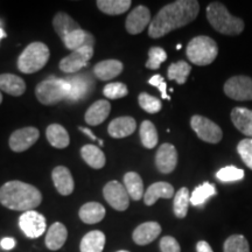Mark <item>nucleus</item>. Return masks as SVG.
Segmentation results:
<instances>
[{"label": "nucleus", "mask_w": 252, "mask_h": 252, "mask_svg": "<svg viewBox=\"0 0 252 252\" xmlns=\"http://www.w3.org/2000/svg\"><path fill=\"white\" fill-rule=\"evenodd\" d=\"M200 4L196 0H176L158 12L149 26V35L153 39L165 36L172 31L187 26L197 18Z\"/></svg>", "instance_id": "nucleus-1"}, {"label": "nucleus", "mask_w": 252, "mask_h": 252, "mask_svg": "<svg viewBox=\"0 0 252 252\" xmlns=\"http://www.w3.org/2000/svg\"><path fill=\"white\" fill-rule=\"evenodd\" d=\"M41 191L23 181H8L0 188V203L15 212H31L40 206Z\"/></svg>", "instance_id": "nucleus-2"}, {"label": "nucleus", "mask_w": 252, "mask_h": 252, "mask_svg": "<svg viewBox=\"0 0 252 252\" xmlns=\"http://www.w3.org/2000/svg\"><path fill=\"white\" fill-rule=\"evenodd\" d=\"M207 19L219 33L224 35H238L244 30V21L234 17L222 2L213 1L208 5Z\"/></svg>", "instance_id": "nucleus-3"}, {"label": "nucleus", "mask_w": 252, "mask_h": 252, "mask_svg": "<svg viewBox=\"0 0 252 252\" xmlns=\"http://www.w3.org/2000/svg\"><path fill=\"white\" fill-rule=\"evenodd\" d=\"M186 54L191 63L203 67L215 61L219 54V47L212 37L206 35L195 36L189 41Z\"/></svg>", "instance_id": "nucleus-4"}, {"label": "nucleus", "mask_w": 252, "mask_h": 252, "mask_svg": "<svg viewBox=\"0 0 252 252\" xmlns=\"http://www.w3.org/2000/svg\"><path fill=\"white\" fill-rule=\"evenodd\" d=\"M49 48L43 42H32L18 59V69L25 74H34L42 69L48 62Z\"/></svg>", "instance_id": "nucleus-5"}, {"label": "nucleus", "mask_w": 252, "mask_h": 252, "mask_svg": "<svg viewBox=\"0 0 252 252\" xmlns=\"http://www.w3.org/2000/svg\"><path fill=\"white\" fill-rule=\"evenodd\" d=\"M69 94V84L64 78L48 77L40 82L35 88L36 98L43 105H55L67 99Z\"/></svg>", "instance_id": "nucleus-6"}, {"label": "nucleus", "mask_w": 252, "mask_h": 252, "mask_svg": "<svg viewBox=\"0 0 252 252\" xmlns=\"http://www.w3.org/2000/svg\"><path fill=\"white\" fill-rule=\"evenodd\" d=\"M190 126L201 140L209 144H217L222 140L223 132L216 123L203 116H193L190 119Z\"/></svg>", "instance_id": "nucleus-7"}, {"label": "nucleus", "mask_w": 252, "mask_h": 252, "mask_svg": "<svg viewBox=\"0 0 252 252\" xmlns=\"http://www.w3.org/2000/svg\"><path fill=\"white\" fill-rule=\"evenodd\" d=\"M103 195L105 201L113 209L124 212L130 206V196L125 186L118 181H110L104 186Z\"/></svg>", "instance_id": "nucleus-8"}, {"label": "nucleus", "mask_w": 252, "mask_h": 252, "mask_svg": "<svg viewBox=\"0 0 252 252\" xmlns=\"http://www.w3.org/2000/svg\"><path fill=\"white\" fill-rule=\"evenodd\" d=\"M64 80L69 84V94L67 99L72 103L86 98L94 87L93 77L87 74H77L74 75V76L65 77Z\"/></svg>", "instance_id": "nucleus-9"}, {"label": "nucleus", "mask_w": 252, "mask_h": 252, "mask_svg": "<svg viewBox=\"0 0 252 252\" xmlns=\"http://www.w3.org/2000/svg\"><path fill=\"white\" fill-rule=\"evenodd\" d=\"M224 93L235 100H252V78L249 76H234L224 84Z\"/></svg>", "instance_id": "nucleus-10"}, {"label": "nucleus", "mask_w": 252, "mask_h": 252, "mask_svg": "<svg viewBox=\"0 0 252 252\" xmlns=\"http://www.w3.org/2000/svg\"><path fill=\"white\" fill-rule=\"evenodd\" d=\"M94 56V48L91 47H83V48L74 50L64 59L60 61L59 67L63 72L74 74L81 69L87 67L91 58Z\"/></svg>", "instance_id": "nucleus-11"}, {"label": "nucleus", "mask_w": 252, "mask_h": 252, "mask_svg": "<svg viewBox=\"0 0 252 252\" xmlns=\"http://www.w3.org/2000/svg\"><path fill=\"white\" fill-rule=\"evenodd\" d=\"M19 226L28 238H37L46 231L47 224L45 216L35 210L24 213L19 219Z\"/></svg>", "instance_id": "nucleus-12"}, {"label": "nucleus", "mask_w": 252, "mask_h": 252, "mask_svg": "<svg viewBox=\"0 0 252 252\" xmlns=\"http://www.w3.org/2000/svg\"><path fill=\"white\" fill-rule=\"evenodd\" d=\"M39 137L40 132L35 127L28 126V127L19 128V130L14 131L11 134V137H9V147H11L13 152H25V151L31 149L36 143Z\"/></svg>", "instance_id": "nucleus-13"}, {"label": "nucleus", "mask_w": 252, "mask_h": 252, "mask_svg": "<svg viewBox=\"0 0 252 252\" xmlns=\"http://www.w3.org/2000/svg\"><path fill=\"white\" fill-rule=\"evenodd\" d=\"M178 165V152L174 145L165 143L158 149L156 154V166L162 174H169Z\"/></svg>", "instance_id": "nucleus-14"}, {"label": "nucleus", "mask_w": 252, "mask_h": 252, "mask_svg": "<svg viewBox=\"0 0 252 252\" xmlns=\"http://www.w3.org/2000/svg\"><path fill=\"white\" fill-rule=\"evenodd\" d=\"M151 24V12L146 6L139 5L126 18L125 28L132 35L140 34L147 25Z\"/></svg>", "instance_id": "nucleus-15"}, {"label": "nucleus", "mask_w": 252, "mask_h": 252, "mask_svg": "<svg viewBox=\"0 0 252 252\" xmlns=\"http://www.w3.org/2000/svg\"><path fill=\"white\" fill-rule=\"evenodd\" d=\"M161 234V226L158 222H146L134 229L133 238L134 243L138 245H147L159 237Z\"/></svg>", "instance_id": "nucleus-16"}, {"label": "nucleus", "mask_w": 252, "mask_h": 252, "mask_svg": "<svg viewBox=\"0 0 252 252\" xmlns=\"http://www.w3.org/2000/svg\"><path fill=\"white\" fill-rule=\"evenodd\" d=\"M52 179L56 190L63 196H68L74 191V179L67 167L58 166L53 169Z\"/></svg>", "instance_id": "nucleus-17"}, {"label": "nucleus", "mask_w": 252, "mask_h": 252, "mask_svg": "<svg viewBox=\"0 0 252 252\" xmlns=\"http://www.w3.org/2000/svg\"><path fill=\"white\" fill-rule=\"evenodd\" d=\"M62 42L64 43L65 48L74 52V50L81 49L83 47H91V48H94V37L89 32L80 28V30L71 32L67 36L63 37Z\"/></svg>", "instance_id": "nucleus-18"}, {"label": "nucleus", "mask_w": 252, "mask_h": 252, "mask_svg": "<svg viewBox=\"0 0 252 252\" xmlns=\"http://www.w3.org/2000/svg\"><path fill=\"white\" fill-rule=\"evenodd\" d=\"M174 196V188L168 182H156L145 191L144 202L146 206H153L159 198H172Z\"/></svg>", "instance_id": "nucleus-19"}, {"label": "nucleus", "mask_w": 252, "mask_h": 252, "mask_svg": "<svg viewBox=\"0 0 252 252\" xmlns=\"http://www.w3.org/2000/svg\"><path fill=\"white\" fill-rule=\"evenodd\" d=\"M110 111H111V105H110L109 100L99 99L87 110L84 119H86L87 124L90 126L99 125L109 117Z\"/></svg>", "instance_id": "nucleus-20"}, {"label": "nucleus", "mask_w": 252, "mask_h": 252, "mask_svg": "<svg viewBox=\"0 0 252 252\" xmlns=\"http://www.w3.org/2000/svg\"><path fill=\"white\" fill-rule=\"evenodd\" d=\"M124 64L118 60H104L94 67V74L100 81H109L122 74Z\"/></svg>", "instance_id": "nucleus-21"}, {"label": "nucleus", "mask_w": 252, "mask_h": 252, "mask_svg": "<svg viewBox=\"0 0 252 252\" xmlns=\"http://www.w3.org/2000/svg\"><path fill=\"white\" fill-rule=\"evenodd\" d=\"M137 128V123L132 117H119L113 119L109 124L108 132L112 138L121 139L131 135Z\"/></svg>", "instance_id": "nucleus-22"}, {"label": "nucleus", "mask_w": 252, "mask_h": 252, "mask_svg": "<svg viewBox=\"0 0 252 252\" xmlns=\"http://www.w3.org/2000/svg\"><path fill=\"white\" fill-rule=\"evenodd\" d=\"M68 238V230L64 224L55 222L50 225L46 235V247L52 251H58L64 245Z\"/></svg>", "instance_id": "nucleus-23"}, {"label": "nucleus", "mask_w": 252, "mask_h": 252, "mask_svg": "<svg viewBox=\"0 0 252 252\" xmlns=\"http://www.w3.org/2000/svg\"><path fill=\"white\" fill-rule=\"evenodd\" d=\"M231 121L239 132L252 139V110L235 108L231 111Z\"/></svg>", "instance_id": "nucleus-24"}, {"label": "nucleus", "mask_w": 252, "mask_h": 252, "mask_svg": "<svg viewBox=\"0 0 252 252\" xmlns=\"http://www.w3.org/2000/svg\"><path fill=\"white\" fill-rule=\"evenodd\" d=\"M0 90L11 96H21L26 91V83L21 77L13 74L0 75Z\"/></svg>", "instance_id": "nucleus-25"}, {"label": "nucleus", "mask_w": 252, "mask_h": 252, "mask_svg": "<svg viewBox=\"0 0 252 252\" xmlns=\"http://www.w3.org/2000/svg\"><path fill=\"white\" fill-rule=\"evenodd\" d=\"M78 216L87 224H96L105 217V208L98 202H88L81 207Z\"/></svg>", "instance_id": "nucleus-26"}, {"label": "nucleus", "mask_w": 252, "mask_h": 252, "mask_svg": "<svg viewBox=\"0 0 252 252\" xmlns=\"http://www.w3.org/2000/svg\"><path fill=\"white\" fill-rule=\"evenodd\" d=\"M46 137L49 144L56 149H65L70 143V138H69L67 130L60 124L49 125L46 130Z\"/></svg>", "instance_id": "nucleus-27"}, {"label": "nucleus", "mask_w": 252, "mask_h": 252, "mask_svg": "<svg viewBox=\"0 0 252 252\" xmlns=\"http://www.w3.org/2000/svg\"><path fill=\"white\" fill-rule=\"evenodd\" d=\"M104 247H105V235L99 230H94L82 238L80 250L81 252H103Z\"/></svg>", "instance_id": "nucleus-28"}, {"label": "nucleus", "mask_w": 252, "mask_h": 252, "mask_svg": "<svg viewBox=\"0 0 252 252\" xmlns=\"http://www.w3.org/2000/svg\"><path fill=\"white\" fill-rule=\"evenodd\" d=\"M81 156L91 168L100 169L105 166V154L99 147L94 146V145H84L81 150Z\"/></svg>", "instance_id": "nucleus-29"}, {"label": "nucleus", "mask_w": 252, "mask_h": 252, "mask_svg": "<svg viewBox=\"0 0 252 252\" xmlns=\"http://www.w3.org/2000/svg\"><path fill=\"white\" fill-rule=\"evenodd\" d=\"M53 27H54L56 33L59 34V36L61 37V40H63V37L67 36L69 33L81 28L80 25L64 12H59L55 15V18L53 19Z\"/></svg>", "instance_id": "nucleus-30"}, {"label": "nucleus", "mask_w": 252, "mask_h": 252, "mask_svg": "<svg viewBox=\"0 0 252 252\" xmlns=\"http://www.w3.org/2000/svg\"><path fill=\"white\" fill-rule=\"evenodd\" d=\"M124 186L128 196L133 201H139L144 197V184L141 176L135 172H128L124 175Z\"/></svg>", "instance_id": "nucleus-31"}, {"label": "nucleus", "mask_w": 252, "mask_h": 252, "mask_svg": "<svg viewBox=\"0 0 252 252\" xmlns=\"http://www.w3.org/2000/svg\"><path fill=\"white\" fill-rule=\"evenodd\" d=\"M99 11L108 15H121L132 5L131 0H98L96 2Z\"/></svg>", "instance_id": "nucleus-32"}, {"label": "nucleus", "mask_w": 252, "mask_h": 252, "mask_svg": "<svg viewBox=\"0 0 252 252\" xmlns=\"http://www.w3.org/2000/svg\"><path fill=\"white\" fill-rule=\"evenodd\" d=\"M189 203H190V193H189L188 188L182 187L176 191L174 195V202H173L174 215L178 219H185L187 216Z\"/></svg>", "instance_id": "nucleus-33"}, {"label": "nucleus", "mask_w": 252, "mask_h": 252, "mask_svg": "<svg viewBox=\"0 0 252 252\" xmlns=\"http://www.w3.org/2000/svg\"><path fill=\"white\" fill-rule=\"evenodd\" d=\"M191 67L189 63L186 61H179L176 63H172L167 70V76L169 80L175 81L178 84H185L187 82V78L190 74Z\"/></svg>", "instance_id": "nucleus-34"}, {"label": "nucleus", "mask_w": 252, "mask_h": 252, "mask_svg": "<svg viewBox=\"0 0 252 252\" xmlns=\"http://www.w3.org/2000/svg\"><path fill=\"white\" fill-rule=\"evenodd\" d=\"M140 140L141 144H143L144 147L146 149H154V147L158 145V140H159V137H158V132L156 126L152 122L150 121H144L140 125Z\"/></svg>", "instance_id": "nucleus-35"}, {"label": "nucleus", "mask_w": 252, "mask_h": 252, "mask_svg": "<svg viewBox=\"0 0 252 252\" xmlns=\"http://www.w3.org/2000/svg\"><path fill=\"white\" fill-rule=\"evenodd\" d=\"M214 195H216L215 185L204 182V184L197 186L194 189V191L190 195V203L194 207H200L206 202L208 198L214 196Z\"/></svg>", "instance_id": "nucleus-36"}, {"label": "nucleus", "mask_w": 252, "mask_h": 252, "mask_svg": "<svg viewBox=\"0 0 252 252\" xmlns=\"http://www.w3.org/2000/svg\"><path fill=\"white\" fill-rule=\"evenodd\" d=\"M224 252H250L248 239L243 235H232L226 238L223 245Z\"/></svg>", "instance_id": "nucleus-37"}, {"label": "nucleus", "mask_w": 252, "mask_h": 252, "mask_svg": "<svg viewBox=\"0 0 252 252\" xmlns=\"http://www.w3.org/2000/svg\"><path fill=\"white\" fill-rule=\"evenodd\" d=\"M138 102H139L140 108L149 113H158L162 108L161 100L146 93H141L139 94Z\"/></svg>", "instance_id": "nucleus-38"}, {"label": "nucleus", "mask_w": 252, "mask_h": 252, "mask_svg": "<svg viewBox=\"0 0 252 252\" xmlns=\"http://www.w3.org/2000/svg\"><path fill=\"white\" fill-rule=\"evenodd\" d=\"M216 178L222 182L239 181L244 178V171L235 166H226L216 173Z\"/></svg>", "instance_id": "nucleus-39"}, {"label": "nucleus", "mask_w": 252, "mask_h": 252, "mask_svg": "<svg viewBox=\"0 0 252 252\" xmlns=\"http://www.w3.org/2000/svg\"><path fill=\"white\" fill-rule=\"evenodd\" d=\"M103 94L104 96L109 99H119V98H124L125 96H127L128 89L124 83L115 82V83H109L108 86L104 87Z\"/></svg>", "instance_id": "nucleus-40"}, {"label": "nucleus", "mask_w": 252, "mask_h": 252, "mask_svg": "<svg viewBox=\"0 0 252 252\" xmlns=\"http://www.w3.org/2000/svg\"><path fill=\"white\" fill-rule=\"evenodd\" d=\"M167 60V53L165 49L160 47H152L149 50V61L146 62V68L149 69H159L161 63Z\"/></svg>", "instance_id": "nucleus-41"}, {"label": "nucleus", "mask_w": 252, "mask_h": 252, "mask_svg": "<svg viewBox=\"0 0 252 252\" xmlns=\"http://www.w3.org/2000/svg\"><path fill=\"white\" fill-rule=\"evenodd\" d=\"M237 152L241 156L245 165L252 169V139L251 138H245L241 140L237 145Z\"/></svg>", "instance_id": "nucleus-42"}, {"label": "nucleus", "mask_w": 252, "mask_h": 252, "mask_svg": "<svg viewBox=\"0 0 252 252\" xmlns=\"http://www.w3.org/2000/svg\"><path fill=\"white\" fill-rule=\"evenodd\" d=\"M160 250L161 252H181V248L174 237L165 236L160 241Z\"/></svg>", "instance_id": "nucleus-43"}, {"label": "nucleus", "mask_w": 252, "mask_h": 252, "mask_svg": "<svg viewBox=\"0 0 252 252\" xmlns=\"http://www.w3.org/2000/svg\"><path fill=\"white\" fill-rule=\"evenodd\" d=\"M149 83L151 86L157 87L158 89L160 90V93H161V97L163 99H168V100L171 99V97L167 94V84L161 75H154V76H152L149 80Z\"/></svg>", "instance_id": "nucleus-44"}, {"label": "nucleus", "mask_w": 252, "mask_h": 252, "mask_svg": "<svg viewBox=\"0 0 252 252\" xmlns=\"http://www.w3.org/2000/svg\"><path fill=\"white\" fill-rule=\"evenodd\" d=\"M17 244V242L14 241V238L11 237H6L2 238L1 242H0V247H1L4 250H12Z\"/></svg>", "instance_id": "nucleus-45"}, {"label": "nucleus", "mask_w": 252, "mask_h": 252, "mask_svg": "<svg viewBox=\"0 0 252 252\" xmlns=\"http://www.w3.org/2000/svg\"><path fill=\"white\" fill-rule=\"evenodd\" d=\"M78 130H80L81 132H83V133L86 134V135H88V137H89L90 139H93V140H94V141H98L99 146H103V145H104V141H103V140H99L98 138H97L96 135L94 134V132L91 131L90 128H88V127H81V126H80V127H78Z\"/></svg>", "instance_id": "nucleus-46"}, {"label": "nucleus", "mask_w": 252, "mask_h": 252, "mask_svg": "<svg viewBox=\"0 0 252 252\" xmlns=\"http://www.w3.org/2000/svg\"><path fill=\"white\" fill-rule=\"evenodd\" d=\"M196 252H214L212 247L206 241H200L196 244Z\"/></svg>", "instance_id": "nucleus-47"}, {"label": "nucleus", "mask_w": 252, "mask_h": 252, "mask_svg": "<svg viewBox=\"0 0 252 252\" xmlns=\"http://www.w3.org/2000/svg\"><path fill=\"white\" fill-rule=\"evenodd\" d=\"M4 37H6V33H5V31L0 27V40L4 39Z\"/></svg>", "instance_id": "nucleus-48"}, {"label": "nucleus", "mask_w": 252, "mask_h": 252, "mask_svg": "<svg viewBox=\"0 0 252 252\" xmlns=\"http://www.w3.org/2000/svg\"><path fill=\"white\" fill-rule=\"evenodd\" d=\"M1 102H2V94L0 93V104H1Z\"/></svg>", "instance_id": "nucleus-49"}, {"label": "nucleus", "mask_w": 252, "mask_h": 252, "mask_svg": "<svg viewBox=\"0 0 252 252\" xmlns=\"http://www.w3.org/2000/svg\"><path fill=\"white\" fill-rule=\"evenodd\" d=\"M181 45H178V46H176V49H181Z\"/></svg>", "instance_id": "nucleus-50"}, {"label": "nucleus", "mask_w": 252, "mask_h": 252, "mask_svg": "<svg viewBox=\"0 0 252 252\" xmlns=\"http://www.w3.org/2000/svg\"><path fill=\"white\" fill-rule=\"evenodd\" d=\"M118 252H128V251H125V250H121V251H118Z\"/></svg>", "instance_id": "nucleus-51"}, {"label": "nucleus", "mask_w": 252, "mask_h": 252, "mask_svg": "<svg viewBox=\"0 0 252 252\" xmlns=\"http://www.w3.org/2000/svg\"><path fill=\"white\" fill-rule=\"evenodd\" d=\"M0 27H1V26H0Z\"/></svg>", "instance_id": "nucleus-52"}]
</instances>
